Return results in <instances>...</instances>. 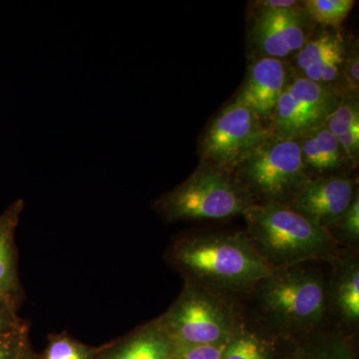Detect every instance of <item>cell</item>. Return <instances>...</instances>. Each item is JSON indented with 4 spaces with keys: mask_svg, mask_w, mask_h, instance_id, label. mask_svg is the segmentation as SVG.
<instances>
[{
    "mask_svg": "<svg viewBox=\"0 0 359 359\" xmlns=\"http://www.w3.org/2000/svg\"><path fill=\"white\" fill-rule=\"evenodd\" d=\"M226 346H175L173 359H223Z\"/></svg>",
    "mask_w": 359,
    "mask_h": 359,
    "instance_id": "cb8c5ba5",
    "label": "cell"
},
{
    "mask_svg": "<svg viewBox=\"0 0 359 359\" xmlns=\"http://www.w3.org/2000/svg\"><path fill=\"white\" fill-rule=\"evenodd\" d=\"M243 216L250 242L273 269L339 259L337 243L330 231L289 205L254 204Z\"/></svg>",
    "mask_w": 359,
    "mask_h": 359,
    "instance_id": "7a4b0ae2",
    "label": "cell"
},
{
    "mask_svg": "<svg viewBox=\"0 0 359 359\" xmlns=\"http://www.w3.org/2000/svg\"><path fill=\"white\" fill-rule=\"evenodd\" d=\"M306 13L316 25L339 30L342 23L353 11L354 0H304Z\"/></svg>",
    "mask_w": 359,
    "mask_h": 359,
    "instance_id": "ac0fdd59",
    "label": "cell"
},
{
    "mask_svg": "<svg viewBox=\"0 0 359 359\" xmlns=\"http://www.w3.org/2000/svg\"><path fill=\"white\" fill-rule=\"evenodd\" d=\"M299 141L302 162L309 176L316 173L323 177L349 166L339 140L325 125L302 135Z\"/></svg>",
    "mask_w": 359,
    "mask_h": 359,
    "instance_id": "4fadbf2b",
    "label": "cell"
},
{
    "mask_svg": "<svg viewBox=\"0 0 359 359\" xmlns=\"http://www.w3.org/2000/svg\"><path fill=\"white\" fill-rule=\"evenodd\" d=\"M359 125L358 97L344 96L337 109L328 117L325 126L335 137L346 133Z\"/></svg>",
    "mask_w": 359,
    "mask_h": 359,
    "instance_id": "d6986e66",
    "label": "cell"
},
{
    "mask_svg": "<svg viewBox=\"0 0 359 359\" xmlns=\"http://www.w3.org/2000/svg\"><path fill=\"white\" fill-rule=\"evenodd\" d=\"M354 180L346 175L313 178L289 205L318 226L334 228L358 193Z\"/></svg>",
    "mask_w": 359,
    "mask_h": 359,
    "instance_id": "30bf717a",
    "label": "cell"
},
{
    "mask_svg": "<svg viewBox=\"0 0 359 359\" xmlns=\"http://www.w3.org/2000/svg\"><path fill=\"white\" fill-rule=\"evenodd\" d=\"M255 4L259 6L266 7V8L289 9L301 6L302 1H297V0H262V1L255 2Z\"/></svg>",
    "mask_w": 359,
    "mask_h": 359,
    "instance_id": "83f0119b",
    "label": "cell"
},
{
    "mask_svg": "<svg viewBox=\"0 0 359 359\" xmlns=\"http://www.w3.org/2000/svg\"><path fill=\"white\" fill-rule=\"evenodd\" d=\"M299 359H353L346 342L337 337H321L304 348Z\"/></svg>",
    "mask_w": 359,
    "mask_h": 359,
    "instance_id": "ffe728a7",
    "label": "cell"
},
{
    "mask_svg": "<svg viewBox=\"0 0 359 359\" xmlns=\"http://www.w3.org/2000/svg\"><path fill=\"white\" fill-rule=\"evenodd\" d=\"M15 359H26V358H15Z\"/></svg>",
    "mask_w": 359,
    "mask_h": 359,
    "instance_id": "f1b7e54d",
    "label": "cell"
},
{
    "mask_svg": "<svg viewBox=\"0 0 359 359\" xmlns=\"http://www.w3.org/2000/svg\"><path fill=\"white\" fill-rule=\"evenodd\" d=\"M337 271L332 290H328V302L346 325H358L359 320V266L358 259L346 257L337 259Z\"/></svg>",
    "mask_w": 359,
    "mask_h": 359,
    "instance_id": "5bb4252c",
    "label": "cell"
},
{
    "mask_svg": "<svg viewBox=\"0 0 359 359\" xmlns=\"http://www.w3.org/2000/svg\"><path fill=\"white\" fill-rule=\"evenodd\" d=\"M16 328L18 325L13 313V304L0 299V334H6Z\"/></svg>",
    "mask_w": 359,
    "mask_h": 359,
    "instance_id": "4316f807",
    "label": "cell"
},
{
    "mask_svg": "<svg viewBox=\"0 0 359 359\" xmlns=\"http://www.w3.org/2000/svg\"><path fill=\"white\" fill-rule=\"evenodd\" d=\"M223 359H273V355L266 339L240 323L224 347Z\"/></svg>",
    "mask_w": 359,
    "mask_h": 359,
    "instance_id": "e0dca14e",
    "label": "cell"
},
{
    "mask_svg": "<svg viewBox=\"0 0 359 359\" xmlns=\"http://www.w3.org/2000/svg\"><path fill=\"white\" fill-rule=\"evenodd\" d=\"M22 208V201H18L0 216V299L11 304H13V295L18 289L14 231Z\"/></svg>",
    "mask_w": 359,
    "mask_h": 359,
    "instance_id": "9a60e30c",
    "label": "cell"
},
{
    "mask_svg": "<svg viewBox=\"0 0 359 359\" xmlns=\"http://www.w3.org/2000/svg\"><path fill=\"white\" fill-rule=\"evenodd\" d=\"M339 226L340 231L346 240L349 242L356 243L359 238V196L358 193L354 196L353 202L348 209L344 212L340 219L337 226Z\"/></svg>",
    "mask_w": 359,
    "mask_h": 359,
    "instance_id": "603a6c76",
    "label": "cell"
},
{
    "mask_svg": "<svg viewBox=\"0 0 359 359\" xmlns=\"http://www.w3.org/2000/svg\"><path fill=\"white\" fill-rule=\"evenodd\" d=\"M256 201L231 173L200 164L181 185L156 201L166 221L223 219L244 214Z\"/></svg>",
    "mask_w": 359,
    "mask_h": 359,
    "instance_id": "277c9868",
    "label": "cell"
},
{
    "mask_svg": "<svg viewBox=\"0 0 359 359\" xmlns=\"http://www.w3.org/2000/svg\"><path fill=\"white\" fill-rule=\"evenodd\" d=\"M346 45L339 30L323 27L316 30L301 50L292 57L295 75L337 90L340 93V72Z\"/></svg>",
    "mask_w": 359,
    "mask_h": 359,
    "instance_id": "7c38bea8",
    "label": "cell"
},
{
    "mask_svg": "<svg viewBox=\"0 0 359 359\" xmlns=\"http://www.w3.org/2000/svg\"><path fill=\"white\" fill-rule=\"evenodd\" d=\"M20 344V332L18 328L0 334V359H15Z\"/></svg>",
    "mask_w": 359,
    "mask_h": 359,
    "instance_id": "484cf974",
    "label": "cell"
},
{
    "mask_svg": "<svg viewBox=\"0 0 359 359\" xmlns=\"http://www.w3.org/2000/svg\"><path fill=\"white\" fill-rule=\"evenodd\" d=\"M294 76L289 60L250 59L244 83L235 98L254 110L269 127L276 103Z\"/></svg>",
    "mask_w": 359,
    "mask_h": 359,
    "instance_id": "8fae6325",
    "label": "cell"
},
{
    "mask_svg": "<svg viewBox=\"0 0 359 359\" xmlns=\"http://www.w3.org/2000/svg\"><path fill=\"white\" fill-rule=\"evenodd\" d=\"M359 51L358 43L346 45V57L340 72L339 91L342 96L358 97Z\"/></svg>",
    "mask_w": 359,
    "mask_h": 359,
    "instance_id": "44dd1931",
    "label": "cell"
},
{
    "mask_svg": "<svg viewBox=\"0 0 359 359\" xmlns=\"http://www.w3.org/2000/svg\"><path fill=\"white\" fill-rule=\"evenodd\" d=\"M89 353L79 344L67 339L52 342L45 359H88Z\"/></svg>",
    "mask_w": 359,
    "mask_h": 359,
    "instance_id": "7402d4cb",
    "label": "cell"
},
{
    "mask_svg": "<svg viewBox=\"0 0 359 359\" xmlns=\"http://www.w3.org/2000/svg\"><path fill=\"white\" fill-rule=\"evenodd\" d=\"M255 290L264 320L282 334L309 332L320 325L327 313L325 278L299 266L273 269Z\"/></svg>",
    "mask_w": 359,
    "mask_h": 359,
    "instance_id": "3957f363",
    "label": "cell"
},
{
    "mask_svg": "<svg viewBox=\"0 0 359 359\" xmlns=\"http://www.w3.org/2000/svg\"><path fill=\"white\" fill-rule=\"evenodd\" d=\"M256 204L289 205L313 179L302 162L299 138L273 134L235 170Z\"/></svg>",
    "mask_w": 359,
    "mask_h": 359,
    "instance_id": "5b68a950",
    "label": "cell"
},
{
    "mask_svg": "<svg viewBox=\"0 0 359 359\" xmlns=\"http://www.w3.org/2000/svg\"><path fill=\"white\" fill-rule=\"evenodd\" d=\"M158 323L177 346L226 344L240 325L219 294L192 283Z\"/></svg>",
    "mask_w": 359,
    "mask_h": 359,
    "instance_id": "8992f818",
    "label": "cell"
},
{
    "mask_svg": "<svg viewBox=\"0 0 359 359\" xmlns=\"http://www.w3.org/2000/svg\"><path fill=\"white\" fill-rule=\"evenodd\" d=\"M173 259L189 283L217 294L255 289L273 271L245 231L190 236L175 247Z\"/></svg>",
    "mask_w": 359,
    "mask_h": 359,
    "instance_id": "6da1fadb",
    "label": "cell"
},
{
    "mask_svg": "<svg viewBox=\"0 0 359 359\" xmlns=\"http://www.w3.org/2000/svg\"><path fill=\"white\" fill-rule=\"evenodd\" d=\"M337 140L344 155H346L349 166L355 167L359 159V125L354 126L346 133L337 137Z\"/></svg>",
    "mask_w": 359,
    "mask_h": 359,
    "instance_id": "d4e9b609",
    "label": "cell"
},
{
    "mask_svg": "<svg viewBox=\"0 0 359 359\" xmlns=\"http://www.w3.org/2000/svg\"><path fill=\"white\" fill-rule=\"evenodd\" d=\"M175 344L159 323L137 334L107 359H173Z\"/></svg>",
    "mask_w": 359,
    "mask_h": 359,
    "instance_id": "2e32d148",
    "label": "cell"
},
{
    "mask_svg": "<svg viewBox=\"0 0 359 359\" xmlns=\"http://www.w3.org/2000/svg\"><path fill=\"white\" fill-rule=\"evenodd\" d=\"M342 97L337 90L295 75L278 99L269 127L278 136L299 138L325 125Z\"/></svg>",
    "mask_w": 359,
    "mask_h": 359,
    "instance_id": "9c48e42d",
    "label": "cell"
},
{
    "mask_svg": "<svg viewBox=\"0 0 359 359\" xmlns=\"http://www.w3.org/2000/svg\"><path fill=\"white\" fill-rule=\"evenodd\" d=\"M273 135L254 110L233 99L203 132L198 149L201 164L233 174Z\"/></svg>",
    "mask_w": 359,
    "mask_h": 359,
    "instance_id": "52a82bcc",
    "label": "cell"
},
{
    "mask_svg": "<svg viewBox=\"0 0 359 359\" xmlns=\"http://www.w3.org/2000/svg\"><path fill=\"white\" fill-rule=\"evenodd\" d=\"M248 32L250 59L275 58L287 60L301 50L316 32L304 4L294 8H266L252 4Z\"/></svg>",
    "mask_w": 359,
    "mask_h": 359,
    "instance_id": "ba28073f",
    "label": "cell"
}]
</instances>
